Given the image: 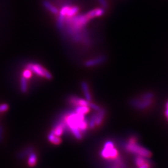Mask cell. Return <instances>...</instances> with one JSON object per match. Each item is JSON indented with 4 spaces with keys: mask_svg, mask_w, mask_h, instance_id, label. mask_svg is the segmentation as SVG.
<instances>
[{
    "mask_svg": "<svg viewBox=\"0 0 168 168\" xmlns=\"http://www.w3.org/2000/svg\"><path fill=\"white\" fill-rule=\"evenodd\" d=\"M123 147L128 153L137 156H140L146 158H149L152 156V153L149 149L137 143V138L135 137L130 138L126 143H123Z\"/></svg>",
    "mask_w": 168,
    "mask_h": 168,
    "instance_id": "6da1fadb",
    "label": "cell"
},
{
    "mask_svg": "<svg viewBox=\"0 0 168 168\" xmlns=\"http://www.w3.org/2000/svg\"><path fill=\"white\" fill-rule=\"evenodd\" d=\"M154 94L152 92H147L141 95L140 98H134L130 101L131 105L139 110L146 109L153 103Z\"/></svg>",
    "mask_w": 168,
    "mask_h": 168,
    "instance_id": "7a4b0ae2",
    "label": "cell"
},
{
    "mask_svg": "<svg viewBox=\"0 0 168 168\" xmlns=\"http://www.w3.org/2000/svg\"><path fill=\"white\" fill-rule=\"evenodd\" d=\"M100 156L105 159H115L119 156V151L115 148L114 143L111 140L105 142L102 149L100 151Z\"/></svg>",
    "mask_w": 168,
    "mask_h": 168,
    "instance_id": "3957f363",
    "label": "cell"
},
{
    "mask_svg": "<svg viewBox=\"0 0 168 168\" xmlns=\"http://www.w3.org/2000/svg\"><path fill=\"white\" fill-rule=\"evenodd\" d=\"M27 68L29 69L33 74H35L36 75L45 78L47 80H52L53 75L51 74L49 71H47L44 67L42 65L35 63V62H30L27 64L26 67Z\"/></svg>",
    "mask_w": 168,
    "mask_h": 168,
    "instance_id": "277c9868",
    "label": "cell"
},
{
    "mask_svg": "<svg viewBox=\"0 0 168 168\" xmlns=\"http://www.w3.org/2000/svg\"><path fill=\"white\" fill-rule=\"evenodd\" d=\"M67 102L72 107L77 106H89V102L86 99L81 98L76 95H71L67 98Z\"/></svg>",
    "mask_w": 168,
    "mask_h": 168,
    "instance_id": "5b68a950",
    "label": "cell"
},
{
    "mask_svg": "<svg viewBox=\"0 0 168 168\" xmlns=\"http://www.w3.org/2000/svg\"><path fill=\"white\" fill-rule=\"evenodd\" d=\"M107 60L105 56H100L95 58L89 59L84 62V65L86 67H92L97 65H99L104 63Z\"/></svg>",
    "mask_w": 168,
    "mask_h": 168,
    "instance_id": "8992f818",
    "label": "cell"
},
{
    "mask_svg": "<svg viewBox=\"0 0 168 168\" xmlns=\"http://www.w3.org/2000/svg\"><path fill=\"white\" fill-rule=\"evenodd\" d=\"M80 86H81L82 90L83 91L84 97H85V98H86V100H87L88 102H91L92 100V95L90 93L89 84L86 81H82L81 82Z\"/></svg>",
    "mask_w": 168,
    "mask_h": 168,
    "instance_id": "52a82bcc",
    "label": "cell"
},
{
    "mask_svg": "<svg viewBox=\"0 0 168 168\" xmlns=\"http://www.w3.org/2000/svg\"><path fill=\"white\" fill-rule=\"evenodd\" d=\"M42 5L45 9H46L49 13L54 15H57L59 14L58 8L54 5L49 0H43Z\"/></svg>",
    "mask_w": 168,
    "mask_h": 168,
    "instance_id": "ba28073f",
    "label": "cell"
},
{
    "mask_svg": "<svg viewBox=\"0 0 168 168\" xmlns=\"http://www.w3.org/2000/svg\"><path fill=\"white\" fill-rule=\"evenodd\" d=\"M89 16H90V18L91 20L95 18H98V17L102 16L105 14V9L103 8H95L93 9H92L87 12Z\"/></svg>",
    "mask_w": 168,
    "mask_h": 168,
    "instance_id": "9c48e42d",
    "label": "cell"
},
{
    "mask_svg": "<svg viewBox=\"0 0 168 168\" xmlns=\"http://www.w3.org/2000/svg\"><path fill=\"white\" fill-rule=\"evenodd\" d=\"M105 115H106V111L104 108H102L100 111H97L96 120H95L97 127L100 126L102 124L104 120L105 117Z\"/></svg>",
    "mask_w": 168,
    "mask_h": 168,
    "instance_id": "30bf717a",
    "label": "cell"
},
{
    "mask_svg": "<svg viewBox=\"0 0 168 168\" xmlns=\"http://www.w3.org/2000/svg\"><path fill=\"white\" fill-rule=\"evenodd\" d=\"M47 140L50 143H51L54 145H59L62 143V141L60 137L56 136L51 131L48 134Z\"/></svg>",
    "mask_w": 168,
    "mask_h": 168,
    "instance_id": "8fae6325",
    "label": "cell"
},
{
    "mask_svg": "<svg viewBox=\"0 0 168 168\" xmlns=\"http://www.w3.org/2000/svg\"><path fill=\"white\" fill-rule=\"evenodd\" d=\"M34 151H35V148H34L33 146H28L20 151L18 154V158L20 159H24L29 156V155Z\"/></svg>",
    "mask_w": 168,
    "mask_h": 168,
    "instance_id": "7c38bea8",
    "label": "cell"
},
{
    "mask_svg": "<svg viewBox=\"0 0 168 168\" xmlns=\"http://www.w3.org/2000/svg\"><path fill=\"white\" fill-rule=\"evenodd\" d=\"M37 162H38V156H37V154L35 152V151H34L29 155L27 164L29 167H33L37 164Z\"/></svg>",
    "mask_w": 168,
    "mask_h": 168,
    "instance_id": "4fadbf2b",
    "label": "cell"
},
{
    "mask_svg": "<svg viewBox=\"0 0 168 168\" xmlns=\"http://www.w3.org/2000/svg\"><path fill=\"white\" fill-rule=\"evenodd\" d=\"M57 15L58 16L57 18V27L60 31H63L65 27V17L59 14H58Z\"/></svg>",
    "mask_w": 168,
    "mask_h": 168,
    "instance_id": "5bb4252c",
    "label": "cell"
},
{
    "mask_svg": "<svg viewBox=\"0 0 168 168\" xmlns=\"http://www.w3.org/2000/svg\"><path fill=\"white\" fill-rule=\"evenodd\" d=\"M79 11L80 8L79 6L71 5L69 9L68 12H67L66 18H72V17L76 16L79 13Z\"/></svg>",
    "mask_w": 168,
    "mask_h": 168,
    "instance_id": "9a60e30c",
    "label": "cell"
},
{
    "mask_svg": "<svg viewBox=\"0 0 168 168\" xmlns=\"http://www.w3.org/2000/svg\"><path fill=\"white\" fill-rule=\"evenodd\" d=\"M74 111L77 113L86 115L90 112V108L89 107V106H77L75 107Z\"/></svg>",
    "mask_w": 168,
    "mask_h": 168,
    "instance_id": "2e32d148",
    "label": "cell"
},
{
    "mask_svg": "<svg viewBox=\"0 0 168 168\" xmlns=\"http://www.w3.org/2000/svg\"><path fill=\"white\" fill-rule=\"evenodd\" d=\"M20 90L23 93H26L28 91L27 80L23 76L20 79Z\"/></svg>",
    "mask_w": 168,
    "mask_h": 168,
    "instance_id": "e0dca14e",
    "label": "cell"
},
{
    "mask_svg": "<svg viewBox=\"0 0 168 168\" xmlns=\"http://www.w3.org/2000/svg\"><path fill=\"white\" fill-rule=\"evenodd\" d=\"M147 158L140 156H137L134 159V162L135 165L138 167L140 166H141V165H143V164H144L146 162H147Z\"/></svg>",
    "mask_w": 168,
    "mask_h": 168,
    "instance_id": "ac0fdd59",
    "label": "cell"
},
{
    "mask_svg": "<svg viewBox=\"0 0 168 168\" xmlns=\"http://www.w3.org/2000/svg\"><path fill=\"white\" fill-rule=\"evenodd\" d=\"M32 72L27 67H26V69H24L22 72V76L26 79L27 80L30 79L32 76Z\"/></svg>",
    "mask_w": 168,
    "mask_h": 168,
    "instance_id": "d6986e66",
    "label": "cell"
},
{
    "mask_svg": "<svg viewBox=\"0 0 168 168\" xmlns=\"http://www.w3.org/2000/svg\"><path fill=\"white\" fill-rule=\"evenodd\" d=\"M89 106L90 108V109H92L93 110H94V111H98L101 109H102V108H101L100 106L97 105V104H94V103H93L92 102H89Z\"/></svg>",
    "mask_w": 168,
    "mask_h": 168,
    "instance_id": "ffe728a7",
    "label": "cell"
},
{
    "mask_svg": "<svg viewBox=\"0 0 168 168\" xmlns=\"http://www.w3.org/2000/svg\"><path fill=\"white\" fill-rule=\"evenodd\" d=\"M9 110V105L7 104L0 105V113H4Z\"/></svg>",
    "mask_w": 168,
    "mask_h": 168,
    "instance_id": "44dd1931",
    "label": "cell"
},
{
    "mask_svg": "<svg viewBox=\"0 0 168 168\" xmlns=\"http://www.w3.org/2000/svg\"><path fill=\"white\" fill-rule=\"evenodd\" d=\"M98 1L103 8L105 9L108 7V3L107 0H98Z\"/></svg>",
    "mask_w": 168,
    "mask_h": 168,
    "instance_id": "7402d4cb",
    "label": "cell"
},
{
    "mask_svg": "<svg viewBox=\"0 0 168 168\" xmlns=\"http://www.w3.org/2000/svg\"><path fill=\"white\" fill-rule=\"evenodd\" d=\"M3 134H4V128L2 125H0V143L3 141Z\"/></svg>",
    "mask_w": 168,
    "mask_h": 168,
    "instance_id": "603a6c76",
    "label": "cell"
},
{
    "mask_svg": "<svg viewBox=\"0 0 168 168\" xmlns=\"http://www.w3.org/2000/svg\"><path fill=\"white\" fill-rule=\"evenodd\" d=\"M150 167H151V164L148 161L146 162L144 164H143V165H141V166L138 167V168H150Z\"/></svg>",
    "mask_w": 168,
    "mask_h": 168,
    "instance_id": "cb8c5ba5",
    "label": "cell"
},
{
    "mask_svg": "<svg viewBox=\"0 0 168 168\" xmlns=\"http://www.w3.org/2000/svg\"><path fill=\"white\" fill-rule=\"evenodd\" d=\"M164 114H165V116H166V120L168 121V100H167V102L166 104V109H165Z\"/></svg>",
    "mask_w": 168,
    "mask_h": 168,
    "instance_id": "d4e9b609",
    "label": "cell"
}]
</instances>
